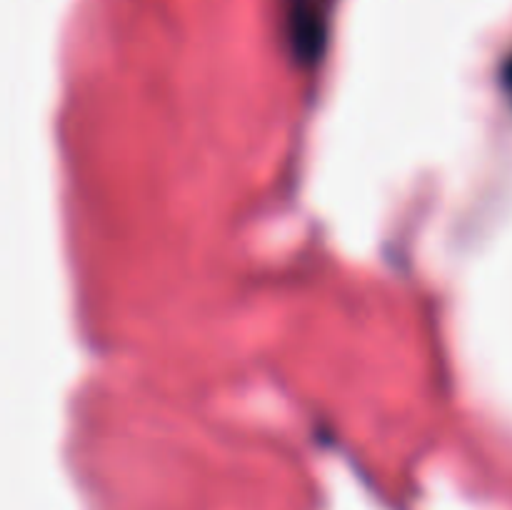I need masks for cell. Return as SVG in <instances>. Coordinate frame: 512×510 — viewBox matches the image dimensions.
Returning a JSON list of instances; mask_svg holds the SVG:
<instances>
[{"label":"cell","instance_id":"1","mask_svg":"<svg viewBox=\"0 0 512 510\" xmlns=\"http://www.w3.org/2000/svg\"><path fill=\"white\" fill-rule=\"evenodd\" d=\"M505 83H508V90L512 95V60L508 63V68H505Z\"/></svg>","mask_w":512,"mask_h":510}]
</instances>
